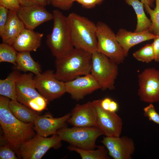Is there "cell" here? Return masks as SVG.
Here are the masks:
<instances>
[{"label": "cell", "mask_w": 159, "mask_h": 159, "mask_svg": "<svg viewBox=\"0 0 159 159\" xmlns=\"http://www.w3.org/2000/svg\"><path fill=\"white\" fill-rule=\"evenodd\" d=\"M50 0V1H51H51H52V0Z\"/></svg>", "instance_id": "60d3db41"}, {"label": "cell", "mask_w": 159, "mask_h": 159, "mask_svg": "<svg viewBox=\"0 0 159 159\" xmlns=\"http://www.w3.org/2000/svg\"><path fill=\"white\" fill-rule=\"evenodd\" d=\"M61 141L57 134L47 138L37 134L18 148L23 159H40L50 148L59 147Z\"/></svg>", "instance_id": "ba28073f"}, {"label": "cell", "mask_w": 159, "mask_h": 159, "mask_svg": "<svg viewBox=\"0 0 159 159\" xmlns=\"http://www.w3.org/2000/svg\"><path fill=\"white\" fill-rule=\"evenodd\" d=\"M118 108V105L117 103L112 100L110 105L109 111L111 112H115Z\"/></svg>", "instance_id": "f35d334b"}, {"label": "cell", "mask_w": 159, "mask_h": 159, "mask_svg": "<svg viewBox=\"0 0 159 159\" xmlns=\"http://www.w3.org/2000/svg\"><path fill=\"white\" fill-rule=\"evenodd\" d=\"M20 74L15 69L10 72L6 78L0 80V95L11 100H17L16 83Z\"/></svg>", "instance_id": "cb8c5ba5"}, {"label": "cell", "mask_w": 159, "mask_h": 159, "mask_svg": "<svg viewBox=\"0 0 159 159\" xmlns=\"http://www.w3.org/2000/svg\"><path fill=\"white\" fill-rule=\"evenodd\" d=\"M117 41L127 55L130 48L141 42L154 39L157 36L149 30L140 32H132L126 29H120L116 34Z\"/></svg>", "instance_id": "d6986e66"}, {"label": "cell", "mask_w": 159, "mask_h": 159, "mask_svg": "<svg viewBox=\"0 0 159 159\" xmlns=\"http://www.w3.org/2000/svg\"><path fill=\"white\" fill-rule=\"evenodd\" d=\"M49 101L41 95L29 101L27 107L37 112H41L46 109Z\"/></svg>", "instance_id": "f1b7e54d"}, {"label": "cell", "mask_w": 159, "mask_h": 159, "mask_svg": "<svg viewBox=\"0 0 159 159\" xmlns=\"http://www.w3.org/2000/svg\"><path fill=\"white\" fill-rule=\"evenodd\" d=\"M73 1L80 4L84 8L92 9L101 4L103 0H73Z\"/></svg>", "instance_id": "d590c367"}, {"label": "cell", "mask_w": 159, "mask_h": 159, "mask_svg": "<svg viewBox=\"0 0 159 159\" xmlns=\"http://www.w3.org/2000/svg\"><path fill=\"white\" fill-rule=\"evenodd\" d=\"M133 57L138 61L148 63L154 60V51L152 44H147L135 52Z\"/></svg>", "instance_id": "83f0119b"}, {"label": "cell", "mask_w": 159, "mask_h": 159, "mask_svg": "<svg viewBox=\"0 0 159 159\" xmlns=\"http://www.w3.org/2000/svg\"><path fill=\"white\" fill-rule=\"evenodd\" d=\"M14 152L9 147L1 146L0 148V159H17Z\"/></svg>", "instance_id": "1f68e13d"}, {"label": "cell", "mask_w": 159, "mask_h": 159, "mask_svg": "<svg viewBox=\"0 0 159 159\" xmlns=\"http://www.w3.org/2000/svg\"><path fill=\"white\" fill-rule=\"evenodd\" d=\"M141 2L143 4H146L150 7L153 6L154 0H140Z\"/></svg>", "instance_id": "ab89813d"}, {"label": "cell", "mask_w": 159, "mask_h": 159, "mask_svg": "<svg viewBox=\"0 0 159 159\" xmlns=\"http://www.w3.org/2000/svg\"><path fill=\"white\" fill-rule=\"evenodd\" d=\"M152 43L154 55V60L159 62V36H157Z\"/></svg>", "instance_id": "8d00e7d4"}, {"label": "cell", "mask_w": 159, "mask_h": 159, "mask_svg": "<svg viewBox=\"0 0 159 159\" xmlns=\"http://www.w3.org/2000/svg\"><path fill=\"white\" fill-rule=\"evenodd\" d=\"M24 28L17 11L9 10L6 22L0 35L3 42L12 45L16 37Z\"/></svg>", "instance_id": "ffe728a7"}, {"label": "cell", "mask_w": 159, "mask_h": 159, "mask_svg": "<svg viewBox=\"0 0 159 159\" xmlns=\"http://www.w3.org/2000/svg\"><path fill=\"white\" fill-rule=\"evenodd\" d=\"M92 54L74 48L64 56L56 58L54 72L56 78L64 82L90 74Z\"/></svg>", "instance_id": "7a4b0ae2"}, {"label": "cell", "mask_w": 159, "mask_h": 159, "mask_svg": "<svg viewBox=\"0 0 159 159\" xmlns=\"http://www.w3.org/2000/svg\"><path fill=\"white\" fill-rule=\"evenodd\" d=\"M15 69L26 72H29L35 75L42 73L40 65L34 61L29 52H18Z\"/></svg>", "instance_id": "44dd1931"}, {"label": "cell", "mask_w": 159, "mask_h": 159, "mask_svg": "<svg viewBox=\"0 0 159 159\" xmlns=\"http://www.w3.org/2000/svg\"><path fill=\"white\" fill-rule=\"evenodd\" d=\"M43 33L24 28L15 39L12 46L18 52H35L40 46Z\"/></svg>", "instance_id": "ac0fdd59"}, {"label": "cell", "mask_w": 159, "mask_h": 159, "mask_svg": "<svg viewBox=\"0 0 159 159\" xmlns=\"http://www.w3.org/2000/svg\"><path fill=\"white\" fill-rule=\"evenodd\" d=\"M112 100L109 98L101 100L100 105L102 107L106 110H109L110 105Z\"/></svg>", "instance_id": "74e56055"}, {"label": "cell", "mask_w": 159, "mask_h": 159, "mask_svg": "<svg viewBox=\"0 0 159 159\" xmlns=\"http://www.w3.org/2000/svg\"><path fill=\"white\" fill-rule=\"evenodd\" d=\"M101 142L114 159H131L135 150L133 140L127 136L104 137Z\"/></svg>", "instance_id": "7c38bea8"}, {"label": "cell", "mask_w": 159, "mask_h": 159, "mask_svg": "<svg viewBox=\"0 0 159 159\" xmlns=\"http://www.w3.org/2000/svg\"><path fill=\"white\" fill-rule=\"evenodd\" d=\"M32 72L20 74L16 83L17 101L27 106L29 101L41 95L36 90Z\"/></svg>", "instance_id": "e0dca14e"}, {"label": "cell", "mask_w": 159, "mask_h": 159, "mask_svg": "<svg viewBox=\"0 0 159 159\" xmlns=\"http://www.w3.org/2000/svg\"><path fill=\"white\" fill-rule=\"evenodd\" d=\"M57 135L61 140L66 141L70 145L85 150H94L97 148V138L103 135L97 127H66L59 130Z\"/></svg>", "instance_id": "5b68a950"}, {"label": "cell", "mask_w": 159, "mask_h": 159, "mask_svg": "<svg viewBox=\"0 0 159 159\" xmlns=\"http://www.w3.org/2000/svg\"><path fill=\"white\" fill-rule=\"evenodd\" d=\"M17 13L25 28L32 30L41 24L53 19L52 14L48 11L44 6H20Z\"/></svg>", "instance_id": "5bb4252c"}, {"label": "cell", "mask_w": 159, "mask_h": 159, "mask_svg": "<svg viewBox=\"0 0 159 159\" xmlns=\"http://www.w3.org/2000/svg\"><path fill=\"white\" fill-rule=\"evenodd\" d=\"M39 94L49 101L58 99L66 92L64 82L58 79L53 70H48L34 77Z\"/></svg>", "instance_id": "30bf717a"}, {"label": "cell", "mask_w": 159, "mask_h": 159, "mask_svg": "<svg viewBox=\"0 0 159 159\" xmlns=\"http://www.w3.org/2000/svg\"><path fill=\"white\" fill-rule=\"evenodd\" d=\"M144 115L148 117L149 120L159 125V115L156 111L152 103L143 108Z\"/></svg>", "instance_id": "f546056e"}, {"label": "cell", "mask_w": 159, "mask_h": 159, "mask_svg": "<svg viewBox=\"0 0 159 159\" xmlns=\"http://www.w3.org/2000/svg\"><path fill=\"white\" fill-rule=\"evenodd\" d=\"M53 26L52 32L47 37L46 43L53 56L61 57L70 52L73 46L67 16L60 11H53Z\"/></svg>", "instance_id": "3957f363"}, {"label": "cell", "mask_w": 159, "mask_h": 159, "mask_svg": "<svg viewBox=\"0 0 159 159\" xmlns=\"http://www.w3.org/2000/svg\"><path fill=\"white\" fill-rule=\"evenodd\" d=\"M90 74L98 82L101 89L113 90L118 74V64L104 54L96 52L92 54Z\"/></svg>", "instance_id": "52a82bcc"}, {"label": "cell", "mask_w": 159, "mask_h": 159, "mask_svg": "<svg viewBox=\"0 0 159 159\" xmlns=\"http://www.w3.org/2000/svg\"><path fill=\"white\" fill-rule=\"evenodd\" d=\"M9 99L0 96V124L5 139L12 147L18 148L34 135V123L24 122L16 117L9 110Z\"/></svg>", "instance_id": "6da1fadb"}, {"label": "cell", "mask_w": 159, "mask_h": 159, "mask_svg": "<svg viewBox=\"0 0 159 159\" xmlns=\"http://www.w3.org/2000/svg\"><path fill=\"white\" fill-rule=\"evenodd\" d=\"M71 115V113H69L58 118L54 117L48 114L38 115L34 123V130L37 134L44 137L57 134L59 130L66 127Z\"/></svg>", "instance_id": "2e32d148"}, {"label": "cell", "mask_w": 159, "mask_h": 159, "mask_svg": "<svg viewBox=\"0 0 159 159\" xmlns=\"http://www.w3.org/2000/svg\"><path fill=\"white\" fill-rule=\"evenodd\" d=\"M124 1L133 8L136 15L137 24L134 32H140L149 30L151 26L152 23L145 13L143 4L139 0Z\"/></svg>", "instance_id": "7402d4cb"}, {"label": "cell", "mask_w": 159, "mask_h": 159, "mask_svg": "<svg viewBox=\"0 0 159 159\" xmlns=\"http://www.w3.org/2000/svg\"><path fill=\"white\" fill-rule=\"evenodd\" d=\"M94 150H85L70 145L68 149L70 151H74L80 154L82 159H108V151L103 146H97Z\"/></svg>", "instance_id": "d4e9b609"}, {"label": "cell", "mask_w": 159, "mask_h": 159, "mask_svg": "<svg viewBox=\"0 0 159 159\" xmlns=\"http://www.w3.org/2000/svg\"><path fill=\"white\" fill-rule=\"evenodd\" d=\"M67 16L74 47L92 54L97 52L96 24L75 13L72 12Z\"/></svg>", "instance_id": "277c9868"}, {"label": "cell", "mask_w": 159, "mask_h": 159, "mask_svg": "<svg viewBox=\"0 0 159 159\" xmlns=\"http://www.w3.org/2000/svg\"><path fill=\"white\" fill-rule=\"evenodd\" d=\"M12 45L3 42L0 44V62H8L15 66L18 53Z\"/></svg>", "instance_id": "4316f807"}, {"label": "cell", "mask_w": 159, "mask_h": 159, "mask_svg": "<svg viewBox=\"0 0 159 159\" xmlns=\"http://www.w3.org/2000/svg\"><path fill=\"white\" fill-rule=\"evenodd\" d=\"M9 10L0 5V35L2 34L6 22Z\"/></svg>", "instance_id": "836d02e7"}, {"label": "cell", "mask_w": 159, "mask_h": 159, "mask_svg": "<svg viewBox=\"0 0 159 159\" xmlns=\"http://www.w3.org/2000/svg\"><path fill=\"white\" fill-rule=\"evenodd\" d=\"M67 122L74 126L97 127L96 111L93 101L77 104Z\"/></svg>", "instance_id": "9a60e30c"}, {"label": "cell", "mask_w": 159, "mask_h": 159, "mask_svg": "<svg viewBox=\"0 0 159 159\" xmlns=\"http://www.w3.org/2000/svg\"><path fill=\"white\" fill-rule=\"evenodd\" d=\"M155 7L153 10L146 4H143L145 11L149 14L152 23L149 32L155 36H159V0H155Z\"/></svg>", "instance_id": "484cf974"}, {"label": "cell", "mask_w": 159, "mask_h": 159, "mask_svg": "<svg viewBox=\"0 0 159 159\" xmlns=\"http://www.w3.org/2000/svg\"><path fill=\"white\" fill-rule=\"evenodd\" d=\"M51 3L55 7L63 10H68L72 7L73 0H52Z\"/></svg>", "instance_id": "4dcf8cb0"}, {"label": "cell", "mask_w": 159, "mask_h": 159, "mask_svg": "<svg viewBox=\"0 0 159 159\" xmlns=\"http://www.w3.org/2000/svg\"><path fill=\"white\" fill-rule=\"evenodd\" d=\"M21 6H29L35 5L45 6L47 0H18Z\"/></svg>", "instance_id": "e575fe53"}, {"label": "cell", "mask_w": 159, "mask_h": 159, "mask_svg": "<svg viewBox=\"0 0 159 159\" xmlns=\"http://www.w3.org/2000/svg\"><path fill=\"white\" fill-rule=\"evenodd\" d=\"M66 92L73 99L79 100L87 95L100 89V86L94 77L89 74L64 82Z\"/></svg>", "instance_id": "4fadbf2b"}, {"label": "cell", "mask_w": 159, "mask_h": 159, "mask_svg": "<svg viewBox=\"0 0 159 159\" xmlns=\"http://www.w3.org/2000/svg\"><path fill=\"white\" fill-rule=\"evenodd\" d=\"M9 107L13 115L20 121L24 122L34 123L38 116L35 111L29 108L17 100H10Z\"/></svg>", "instance_id": "603a6c76"}, {"label": "cell", "mask_w": 159, "mask_h": 159, "mask_svg": "<svg viewBox=\"0 0 159 159\" xmlns=\"http://www.w3.org/2000/svg\"><path fill=\"white\" fill-rule=\"evenodd\" d=\"M100 101V99L93 101L96 111L97 127L105 136H120L122 127V119L115 112L103 109Z\"/></svg>", "instance_id": "8fae6325"}, {"label": "cell", "mask_w": 159, "mask_h": 159, "mask_svg": "<svg viewBox=\"0 0 159 159\" xmlns=\"http://www.w3.org/2000/svg\"><path fill=\"white\" fill-rule=\"evenodd\" d=\"M97 52L118 64L127 56L118 42L115 34L106 24L98 21L96 24Z\"/></svg>", "instance_id": "8992f818"}, {"label": "cell", "mask_w": 159, "mask_h": 159, "mask_svg": "<svg viewBox=\"0 0 159 159\" xmlns=\"http://www.w3.org/2000/svg\"><path fill=\"white\" fill-rule=\"evenodd\" d=\"M138 95L140 100L152 103L159 101V69L147 68L138 75Z\"/></svg>", "instance_id": "9c48e42d"}, {"label": "cell", "mask_w": 159, "mask_h": 159, "mask_svg": "<svg viewBox=\"0 0 159 159\" xmlns=\"http://www.w3.org/2000/svg\"><path fill=\"white\" fill-rule=\"evenodd\" d=\"M0 5L9 10L16 11L21 6L18 0H0Z\"/></svg>", "instance_id": "d6a6232c"}]
</instances>
